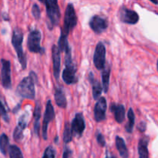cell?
<instances>
[{
  "label": "cell",
  "mask_w": 158,
  "mask_h": 158,
  "mask_svg": "<svg viewBox=\"0 0 158 158\" xmlns=\"http://www.w3.org/2000/svg\"><path fill=\"white\" fill-rule=\"evenodd\" d=\"M77 24V16L76 14L75 9L72 3L67 5L65 11L63 26L61 29V33L58 40V49L60 52H64L66 46H69L67 37L69 32L76 27Z\"/></svg>",
  "instance_id": "6da1fadb"
},
{
  "label": "cell",
  "mask_w": 158,
  "mask_h": 158,
  "mask_svg": "<svg viewBox=\"0 0 158 158\" xmlns=\"http://www.w3.org/2000/svg\"><path fill=\"white\" fill-rule=\"evenodd\" d=\"M38 81V78L35 72L31 71L29 77H24L20 81L16 87L15 93L23 99L34 100L35 97V83Z\"/></svg>",
  "instance_id": "7a4b0ae2"
},
{
  "label": "cell",
  "mask_w": 158,
  "mask_h": 158,
  "mask_svg": "<svg viewBox=\"0 0 158 158\" xmlns=\"http://www.w3.org/2000/svg\"><path fill=\"white\" fill-rule=\"evenodd\" d=\"M65 52V68L63 71L62 78L64 83L67 85L75 84L78 82V78L77 77V66L73 62L72 52L70 46H66Z\"/></svg>",
  "instance_id": "3957f363"
},
{
  "label": "cell",
  "mask_w": 158,
  "mask_h": 158,
  "mask_svg": "<svg viewBox=\"0 0 158 158\" xmlns=\"http://www.w3.org/2000/svg\"><path fill=\"white\" fill-rule=\"evenodd\" d=\"M23 32L20 28L16 27L14 29L12 32V44L15 49V52L17 53L18 60L19 61L20 65L22 66V69H26L27 66V58L23 51Z\"/></svg>",
  "instance_id": "277c9868"
},
{
  "label": "cell",
  "mask_w": 158,
  "mask_h": 158,
  "mask_svg": "<svg viewBox=\"0 0 158 158\" xmlns=\"http://www.w3.org/2000/svg\"><path fill=\"white\" fill-rule=\"evenodd\" d=\"M46 6V14L49 19V29H52L57 26L60 23L61 12H60V6L56 0H42L40 1Z\"/></svg>",
  "instance_id": "5b68a950"
},
{
  "label": "cell",
  "mask_w": 158,
  "mask_h": 158,
  "mask_svg": "<svg viewBox=\"0 0 158 158\" xmlns=\"http://www.w3.org/2000/svg\"><path fill=\"white\" fill-rule=\"evenodd\" d=\"M42 34L37 29H34L30 31L28 35L27 47L30 52L32 53L43 54L45 52L44 48L40 46Z\"/></svg>",
  "instance_id": "8992f818"
},
{
  "label": "cell",
  "mask_w": 158,
  "mask_h": 158,
  "mask_svg": "<svg viewBox=\"0 0 158 158\" xmlns=\"http://www.w3.org/2000/svg\"><path fill=\"white\" fill-rule=\"evenodd\" d=\"M55 118V111L54 107L52 104V101L49 100L46 105V110H45L44 117H43V126H42V136L45 140L48 138V127L51 121Z\"/></svg>",
  "instance_id": "52a82bcc"
},
{
  "label": "cell",
  "mask_w": 158,
  "mask_h": 158,
  "mask_svg": "<svg viewBox=\"0 0 158 158\" xmlns=\"http://www.w3.org/2000/svg\"><path fill=\"white\" fill-rule=\"evenodd\" d=\"M118 17L122 23L130 25L137 24L140 19V17H139L137 12L132 9H128L124 6L120 7L119 9Z\"/></svg>",
  "instance_id": "ba28073f"
},
{
  "label": "cell",
  "mask_w": 158,
  "mask_h": 158,
  "mask_svg": "<svg viewBox=\"0 0 158 158\" xmlns=\"http://www.w3.org/2000/svg\"><path fill=\"white\" fill-rule=\"evenodd\" d=\"M94 64L99 70H102L106 65V47L103 43L99 42L94 54Z\"/></svg>",
  "instance_id": "9c48e42d"
},
{
  "label": "cell",
  "mask_w": 158,
  "mask_h": 158,
  "mask_svg": "<svg viewBox=\"0 0 158 158\" xmlns=\"http://www.w3.org/2000/svg\"><path fill=\"white\" fill-rule=\"evenodd\" d=\"M70 128L73 135H75L76 137H81L83 136V132L86 129V123L82 113L76 114L75 117L72 120Z\"/></svg>",
  "instance_id": "30bf717a"
},
{
  "label": "cell",
  "mask_w": 158,
  "mask_h": 158,
  "mask_svg": "<svg viewBox=\"0 0 158 158\" xmlns=\"http://www.w3.org/2000/svg\"><path fill=\"white\" fill-rule=\"evenodd\" d=\"M89 27L97 34H100L108 28V21L106 18L100 15H95L89 22Z\"/></svg>",
  "instance_id": "8fae6325"
},
{
  "label": "cell",
  "mask_w": 158,
  "mask_h": 158,
  "mask_svg": "<svg viewBox=\"0 0 158 158\" xmlns=\"http://www.w3.org/2000/svg\"><path fill=\"white\" fill-rule=\"evenodd\" d=\"M2 64V85L5 89H8L12 87V79H11V63L9 60L5 59L1 60Z\"/></svg>",
  "instance_id": "7c38bea8"
},
{
  "label": "cell",
  "mask_w": 158,
  "mask_h": 158,
  "mask_svg": "<svg viewBox=\"0 0 158 158\" xmlns=\"http://www.w3.org/2000/svg\"><path fill=\"white\" fill-rule=\"evenodd\" d=\"M107 108L106 100L104 97H100L97 100L94 106V120L97 123L103 121L106 119V111Z\"/></svg>",
  "instance_id": "4fadbf2b"
},
{
  "label": "cell",
  "mask_w": 158,
  "mask_h": 158,
  "mask_svg": "<svg viewBox=\"0 0 158 158\" xmlns=\"http://www.w3.org/2000/svg\"><path fill=\"white\" fill-rule=\"evenodd\" d=\"M27 114H24L19 117L18 121V125L15 128L13 132V139L15 142L19 143L23 138V132L27 127Z\"/></svg>",
  "instance_id": "5bb4252c"
},
{
  "label": "cell",
  "mask_w": 158,
  "mask_h": 158,
  "mask_svg": "<svg viewBox=\"0 0 158 158\" xmlns=\"http://www.w3.org/2000/svg\"><path fill=\"white\" fill-rule=\"evenodd\" d=\"M52 69L53 76L56 80H58L60 78V64H61V56L58 47L56 45L52 46Z\"/></svg>",
  "instance_id": "9a60e30c"
},
{
  "label": "cell",
  "mask_w": 158,
  "mask_h": 158,
  "mask_svg": "<svg viewBox=\"0 0 158 158\" xmlns=\"http://www.w3.org/2000/svg\"><path fill=\"white\" fill-rule=\"evenodd\" d=\"M110 111L114 114L115 120L118 123H122L125 120V107L123 104L112 103L110 106Z\"/></svg>",
  "instance_id": "2e32d148"
},
{
  "label": "cell",
  "mask_w": 158,
  "mask_h": 158,
  "mask_svg": "<svg viewBox=\"0 0 158 158\" xmlns=\"http://www.w3.org/2000/svg\"><path fill=\"white\" fill-rule=\"evenodd\" d=\"M41 111L42 106L40 102L36 101L34 109L33 117H34V123H33V131L35 136L40 137V117H41Z\"/></svg>",
  "instance_id": "e0dca14e"
},
{
  "label": "cell",
  "mask_w": 158,
  "mask_h": 158,
  "mask_svg": "<svg viewBox=\"0 0 158 158\" xmlns=\"http://www.w3.org/2000/svg\"><path fill=\"white\" fill-rule=\"evenodd\" d=\"M89 83H91V86H92L93 97H94V100H98L99 97L101 95L102 92H103V88H102L101 83L98 80H96L94 73L92 72L89 73Z\"/></svg>",
  "instance_id": "ac0fdd59"
},
{
  "label": "cell",
  "mask_w": 158,
  "mask_h": 158,
  "mask_svg": "<svg viewBox=\"0 0 158 158\" xmlns=\"http://www.w3.org/2000/svg\"><path fill=\"white\" fill-rule=\"evenodd\" d=\"M150 138L148 136L141 137L138 142V154L139 158H149V151H148V144Z\"/></svg>",
  "instance_id": "d6986e66"
},
{
  "label": "cell",
  "mask_w": 158,
  "mask_h": 158,
  "mask_svg": "<svg viewBox=\"0 0 158 158\" xmlns=\"http://www.w3.org/2000/svg\"><path fill=\"white\" fill-rule=\"evenodd\" d=\"M54 99L57 106L60 108L65 109L67 106V101H66V97L65 95V93L63 91V88L61 86H58L55 89L54 93Z\"/></svg>",
  "instance_id": "ffe728a7"
},
{
  "label": "cell",
  "mask_w": 158,
  "mask_h": 158,
  "mask_svg": "<svg viewBox=\"0 0 158 158\" xmlns=\"http://www.w3.org/2000/svg\"><path fill=\"white\" fill-rule=\"evenodd\" d=\"M110 66L109 64L105 65V67L102 69L101 73V78H102V84H103V90L104 91L105 94L108 92L110 85Z\"/></svg>",
  "instance_id": "44dd1931"
},
{
  "label": "cell",
  "mask_w": 158,
  "mask_h": 158,
  "mask_svg": "<svg viewBox=\"0 0 158 158\" xmlns=\"http://www.w3.org/2000/svg\"><path fill=\"white\" fill-rule=\"evenodd\" d=\"M115 142L116 147H117V149L118 151L119 154H120V157L122 158H128V157H129L128 150L124 140L122 137L117 136L115 138Z\"/></svg>",
  "instance_id": "7402d4cb"
},
{
  "label": "cell",
  "mask_w": 158,
  "mask_h": 158,
  "mask_svg": "<svg viewBox=\"0 0 158 158\" xmlns=\"http://www.w3.org/2000/svg\"><path fill=\"white\" fill-rule=\"evenodd\" d=\"M127 117H128V123L125 126V130L129 134H132L134 131V123H135V114L132 108H130L127 112Z\"/></svg>",
  "instance_id": "603a6c76"
},
{
  "label": "cell",
  "mask_w": 158,
  "mask_h": 158,
  "mask_svg": "<svg viewBox=\"0 0 158 158\" xmlns=\"http://www.w3.org/2000/svg\"><path fill=\"white\" fill-rule=\"evenodd\" d=\"M9 140L6 134H2L0 136V151L3 155H6L9 151Z\"/></svg>",
  "instance_id": "cb8c5ba5"
},
{
  "label": "cell",
  "mask_w": 158,
  "mask_h": 158,
  "mask_svg": "<svg viewBox=\"0 0 158 158\" xmlns=\"http://www.w3.org/2000/svg\"><path fill=\"white\" fill-rule=\"evenodd\" d=\"M73 140V134L71 131L70 124L68 122L65 123L64 131H63V142L65 143H69Z\"/></svg>",
  "instance_id": "d4e9b609"
},
{
  "label": "cell",
  "mask_w": 158,
  "mask_h": 158,
  "mask_svg": "<svg viewBox=\"0 0 158 158\" xmlns=\"http://www.w3.org/2000/svg\"><path fill=\"white\" fill-rule=\"evenodd\" d=\"M9 154L10 158H24L21 150L16 145H10L9 146Z\"/></svg>",
  "instance_id": "484cf974"
},
{
  "label": "cell",
  "mask_w": 158,
  "mask_h": 158,
  "mask_svg": "<svg viewBox=\"0 0 158 158\" xmlns=\"http://www.w3.org/2000/svg\"><path fill=\"white\" fill-rule=\"evenodd\" d=\"M56 151L52 146H49L46 148L43 158H56Z\"/></svg>",
  "instance_id": "4316f807"
},
{
  "label": "cell",
  "mask_w": 158,
  "mask_h": 158,
  "mask_svg": "<svg viewBox=\"0 0 158 158\" xmlns=\"http://www.w3.org/2000/svg\"><path fill=\"white\" fill-rule=\"evenodd\" d=\"M96 139H97V143L100 147L103 148V147L106 146V140H105L104 136L99 131H97V133H96Z\"/></svg>",
  "instance_id": "83f0119b"
},
{
  "label": "cell",
  "mask_w": 158,
  "mask_h": 158,
  "mask_svg": "<svg viewBox=\"0 0 158 158\" xmlns=\"http://www.w3.org/2000/svg\"><path fill=\"white\" fill-rule=\"evenodd\" d=\"M0 113H1V116L2 117L3 120H4L6 123H9V115H8L7 110H6L4 104H3L1 100H0Z\"/></svg>",
  "instance_id": "f1b7e54d"
},
{
  "label": "cell",
  "mask_w": 158,
  "mask_h": 158,
  "mask_svg": "<svg viewBox=\"0 0 158 158\" xmlns=\"http://www.w3.org/2000/svg\"><path fill=\"white\" fill-rule=\"evenodd\" d=\"M32 14L33 15L34 18L35 19L38 20L41 16V11H40V8L36 3H34L33 6L32 7Z\"/></svg>",
  "instance_id": "f546056e"
},
{
  "label": "cell",
  "mask_w": 158,
  "mask_h": 158,
  "mask_svg": "<svg viewBox=\"0 0 158 158\" xmlns=\"http://www.w3.org/2000/svg\"><path fill=\"white\" fill-rule=\"evenodd\" d=\"M146 128H147V123L146 122L144 121H141L138 125H137V130H138L139 131H140L141 133L145 132Z\"/></svg>",
  "instance_id": "4dcf8cb0"
},
{
  "label": "cell",
  "mask_w": 158,
  "mask_h": 158,
  "mask_svg": "<svg viewBox=\"0 0 158 158\" xmlns=\"http://www.w3.org/2000/svg\"><path fill=\"white\" fill-rule=\"evenodd\" d=\"M105 158H117V157H116V156L114 155V154H113L110 151L107 150L106 152V157Z\"/></svg>",
  "instance_id": "1f68e13d"
},
{
  "label": "cell",
  "mask_w": 158,
  "mask_h": 158,
  "mask_svg": "<svg viewBox=\"0 0 158 158\" xmlns=\"http://www.w3.org/2000/svg\"><path fill=\"white\" fill-rule=\"evenodd\" d=\"M58 139H59L58 136H56V137H55V143H58Z\"/></svg>",
  "instance_id": "d6a6232c"
},
{
  "label": "cell",
  "mask_w": 158,
  "mask_h": 158,
  "mask_svg": "<svg viewBox=\"0 0 158 158\" xmlns=\"http://www.w3.org/2000/svg\"><path fill=\"white\" fill-rule=\"evenodd\" d=\"M151 2L154 3V4H155V5H157L158 4V2H157V1H153V0H151Z\"/></svg>",
  "instance_id": "836d02e7"
},
{
  "label": "cell",
  "mask_w": 158,
  "mask_h": 158,
  "mask_svg": "<svg viewBox=\"0 0 158 158\" xmlns=\"http://www.w3.org/2000/svg\"><path fill=\"white\" fill-rule=\"evenodd\" d=\"M0 117H1V113H0Z\"/></svg>",
  "instance_id": "e575fe53"
}]
</instances>
